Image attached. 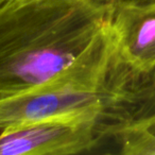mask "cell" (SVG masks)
Here are the masks:
<instances>
[{
	"mask_svg": "<svg viewBox=\"0 0 155 155\" xmlns=\"http://www.w3.org/2000/svg\"><path fill=\"white\" fill-rule=\"evenodd\" d=\"M99 115L60 116L0 133V155H69L88 152L102 138Z\"/></svg>",
	"mask_w": 155,
	"mask_h": 155,
	"instance_id": "7a4b0ae2",
	"label": "cell"
},
{
	"mask_svg": "<svg viewBox=\"0 0 155 155\" xmlns=\"http://www.w3.org/2000/svg\"><path fill=\"white\" fill-rule=\"evenodd\" d=\"M104 108L99 91H83L58 83L34 91L0 97V133L45 119L80 114H97Z\"/></svg>",
	"mask_w": 155,
	"mask_h": 155,
	"instance_id": "3957f363",
	"label": "cell"
},
{
	"mask_svg": "<svg viewBox=\"0 0 155 155\" xmlns=\"http://www.w3.org/2000/svg\"><path fill=\"white\" fill-rule=\"evenodd\" d=\"M9 3H10V0H0V12H2L3 10L7 9Z\"/></svg>",
	"mask_w": 155,
	"mask_h": 155,
	"instance_id": "52a82bcc",
	"label": "cell"
},
{
	"mask_svg": "<svg viewBox=\"0 0 155 155\" xmlns=\"http://www.w3.org/2000/svg\"><path fill=\"white\" fill-rule=\"evenodd\" d=\"M119 0H33L0 12V97L54 82L112 22Z\"/></svg>",
	"mask_w": 155,
	"mask_h": 155,
	"instance_id": "6da1fadb",
	"label": "cell"
},
{
	"mask_svg": "<svg viewBox=\"0 0 155 155\" xmlns=\"http://www.w3.org/2000/svg\"><path fill=\"white\" fill-rule=\"evenodd\" d=\"M136 124L140 125L142 129H144L147 132H149L151 135L155 136V115L151 116L150 118L146 119V120L141 121V122L136 123ZM132 125H133V124H132Z\"/></svg>",
	"mask_w": 155,
	"mask_h": 155,
	"instance_id": "5b68a950",
	"label": "cell"
},
{
	"mask_svg": "<svg viewBox=\"0 0 155 155\" xmlns=\"http://www.w3.org/2000/svg\"><path fill=\"white\" fill-rule=\"evenodd\" d=\"M30 1H33V0H10V3L7 7V9L8 8L16 7V5H24V3L30 2Z\"/></svg>",
	"mask_w": 155,
	"mask_h": 155,
	"instance_id": "8992f818",
	"label": "cell"
},
{
	"mask_svg": "<svg viewBox=\"0 0 155 155\" xmlns=\"http://www.w3.org/2000/svg\"><path fill=\"white\" fill-rule=\"evenodd\" d=\"M110 61L155 80V0H119L110 22Z\"/></svg>",
	"mask_w": 155,
	"mask_h": 155,
	"instance_id": "277c9868",
	"label": "cell"
}]
</instances>
